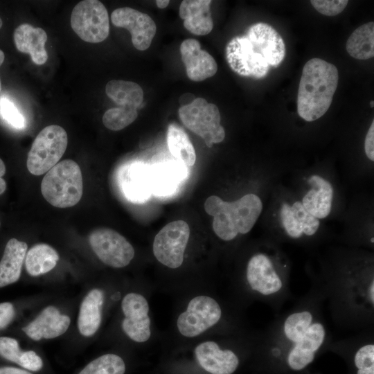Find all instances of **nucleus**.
I'll use <instances>...</instances> for the list:
<instances>
[{
	"label": "nucleus",
	"mask_w": 374,
	"mask_h": 374,
	"mask_svg": "<svg viewBox=\"0 0 374 374\" xmlns=\"http://www.w3.org/2000/svg\"><path fill=\"white\" fill-rule=\"evenodd\" d=\"M325 303L314 284L258 338L253 351V374H310L316 359L331 343L323 314Z\"/></svg>",
	"instance_id": "obj_1"
},
{
	"label": "nucleus",
	"mask_w": 374,
	"mask_h": 374,
	"mask_svg": "<svg viewBox=\"0 0 374 374\" xmlns=\"http://www.w3.org/2000/svg\"><path fill=\"white\" fill-rule=\"evenodd\" d=\"M225 52L233 71L241 76L260 79L283 61L285 45L275 28L259 22L251 26L244 35L231 39Z\"/></svg>",
	"instance_id": "obj_2"
},
{
	"label": "nucleus",
	"mask_w": 374,
	"mask_h": 374,
	"mask_svg": "<svg viewBox=\"0 0 374 374\" xmlns=\"http://www.w3.org/2000/svg\"><path fill=\"white\" fill-rule=\"evenodd\" d=\"M337 67L324 60L312 58L304 65L299 85L297 112L308 122L328 110L338 85Z\"/></svg>",
	"instance_id": "obj_3"
},
{
	"label": "nucleus",
	"mask_w": 374,
	"mask_h": 374,
	"mask_svg": "<svg viewBox=\"0 0 374 374\" xmlns=\"http://www.w3.org/2000/svg\"><path fill=\"white\" fill-rule=\"evenodd\" d=\"M204 206L205 211L213 217L215 233L224 241H231L239 233H249L262 210L260 198L253 193L231 202L211 195L206 199Z\"/></svg>",
	"instance_id": "obj_4"
},
{
	"label": "nucleus",
	"mask_w": 374,
	"mask_h": 374,
	"mask_svg": "<svg viewBox=\"0 0 374 374\" xmlns=\"http://www.w3.org/2000/svg\"><path fill=\"white\" fill-rule=\"evenodd\" d=\"M245 280L251 294L276 312L290 297L287 276L266 253L258 252L251 256L246 267Z\"/></svg>",
	"instance_id": "obj_5"
},
{
	"label": "nucleus",
	"mask_w": 374,
	"mask_h": 374,
	"mask_svg": "<svg viewBox=\"0 0 374 374\" xmlns=\"http://www.w3.org/2000/svg\"><path fill=\"white\" fill-rule=\"evenodd\" d=\"M82 176L78 164L65 159L51 168L42 179L41 192L44 199L57 208H69L80 200Z\"/></svg>",
	"instance_id": "obj_6"
},
{
	"label": "nucleus",
	"mask_w": 374,
	"mask_h": 374,
	"mask_svg": "<svg viewBox=\"0 0 374 374\" xmlns=\"http://www.w3.org/2000/svg\"><path fill=\"white\" fill-rule=\"evenodd\" d=\"M178 113L182 123L199 136L208 148L224 139L225 130L220 124V113L215 104L203 98H195L190 104L181 106Z\"/></svg>",
	"instance_id": "obj_7"
},
{
	"label": "nucleus",
	"mask_w": 374,
	"mask_h": 374,
	"mask_svg": "<svg viewBox=\"0 0 374 374\" xmlns=\"http://www.w3.org/2000/svg\"><path fill=\"white\" fill-rule=\"evenodd\" d=\"M68 136L57 125L46 126L37 134L28 152L26 166L32 175H42L55 166L63 156Z\"/></svg>",
	"instance_id": "obj_8"
},
{
	"label": "nucleus",
	"mask_w": 374,
	"mask_h": 374,
	"mask_svg": "<svg viewBox=\"0 0 374 374\" xmlns=\"http://www.w3.org/2000/svg\"><path fill=\"white\" fill-rule=\"evenodd\" d=\"M328 350L342 357L348 374H374L373 327L353 337L331 341Z\"/></svg>",
	"instance_id": "obj_9"
},
{
	"label": "nucleus",
	"mask_w": 374,
	"mask_h": 374,
	"mask_svg": "<svg viewBox=\"0 0 374 374\" xmlns=\"http://www.w3.org/2000/svg\"><path fill=\"white\" fill-rule=\"evenodd\" d=\"M71 26L83 41L89 43L101 42L109 33L107 10L100 1H81L72 10Z\"/></svg>",
	"instance_id": "obj_10"
},
{
	"label": "nucleus",
	"mask_w": 374,
	"mask_h": 374,
	"mask_svg": "<svg viewBox=\"0 0 374 374\" xmlns=\"http://www.w3.org/2000/svg\"><path fill=\"white\" fill-rule=\"evenodd\" d=\"M190 237V228L184 220L165 225L155 235L152 250L157 260L170 268L179 267Z\"/></svg>",
	"instance_id": "obj_11"
},
{
	"label": "nucleus",
	"mask_w": 374,
	"mask_h": 374,
	"mask_svg": "<svg viewBox=\"0 0 374 374\" xmlns=\"http://www.w3.org/2000/svg\"><path fill=\"white\" fill-rule=\"evenodd\" d=\"M222 317V308L215 299L197 296L189 301L186 310L180 314L177 326L183 336L195 337L215 326Z\"/></svg>",
	"instance_id": "obj_12"
},
{
	"label": "nucleus",
	"mask_w": 374,
	"mask_h": 374,
	"mask_svg": "<svg viewBox=\"0 0 374 374\" xmlns=\"http://www.w3.org/2000/svg\"><path fill=\"white\" fill-rule=\"evenodd\" d=\"M89 241L98 258L112 267H124L134 256L132 245L115 230L109 228L95 229L89 235Z\"/></svg>",
	"instance_id": "obj_13"
},
{
	"label": "nucleus",
	"mask_w": 374,
	"mask_h": 374,
	"mask_svg": "<svg viewBox=\"0 0 374 374\" xmlns=\"http://www.w3.org/2000/svg\"><path fill=\"white\" fill-rule=\"evenodd\" d=\"M196 365L206 374H234L243 358L231 348H222L217 342L204 341L194 350Z\"/></svg>",
	"instance_id": "obj_14"
},
{
	"label": "nucleus",
	"mask_w": 374,
	"mask_h": 374,
	"mask_svg": "<svg viewBox=\"0 0 374 374\" xmlns=\"http://www.w3.org/2000/svg\"><path fill=\"white\" fill-rule=\"evenodd\" d=\"M111 21L115 26L129 30L137 50L145 51L151 45L157 26L148 14L129 7L119 8L112 12Z\"/></svg>",
	"instance_id": "obj_15"
},
{
	"label": "nucleus",
	"mask_w": 374,
	"mask_h": 374,
	"mask_svg": "<svg viewBox=\"0 0 374 374\" xmlns=\"http://www.w3.org/2000/svg\"><path fill=\"white\" fill-rule=\"evenodd\" d=\"M121 308L125 316L122 322L124 332L136 342L148 341L151 331L146 299L138 293H129L123 299Z\"/></svg>",
	"instance_id": "obj_16"
},
{
	"label": "nucleus",
	"mask_w": 374,
	"mask_h": 374,
	"mask_svg": "<svg viewBox=\"0 0 374 374\" xmlns=\"http://www.w3.org/2000/svg\"><path fill=\"white\" fill-rule=\"evenodd\" d=\"M181 60L187 76L193 81L199 82L213 76L217 64L211 55L201 48L199 42L187 39L180 46Z\"/></svg>",
	"instance_id": "obj_17"
},
{
	"label": "nucleus",
	"mask_w": 374,
	"mask_h": 374,
	"mask_svg": "<svg viewBox=\"0 0 374 374\" xmlns=\"http://www.w3.org/2000/svg\"><path fill=\"white\" fill-rule=\"evenodd\" d=\"M70 323L68 316L60 314L57 308L50 305L22 330L30 339L39 341L62 335L67 330Z\"/></svg>",
	"instance_id": "obj_18"
},
{
	"label": "nucleus",
	"mask_w": 374,
	"mask_h": 374,
	"mask_svg": "<svg viewBox=\"0 0 374 374\" xmlns=\"http://www.w3.org/2000/svg\"><path fill=\"white\" fill-rule=\"evenodd\" d=\"M211 0H184L179 7V16L184 26L196 35H206L213 28L210 10Z\"/></svg>",
	"instance_id": "obj_19"
},
{
	"label": "nucleus",
	"mask_w": 374,
	"mask_h": 374,
	"mask_svg": "<svg viewBox=\"0 0 374 374\" xmlns=\"http://www.w3.org/2000/svg\"><path fill=\"white\" fill-rule=\"evenodd\" d=\"M13 37L17 50L28 53L35 64L42 65L47 61L48 54L45 49L47 35L44 30L22 24L15 30Z\"/></svg>",
	"instance_id": "obj_20"
},
{
	"label": "nucleus",
	"mask_w": 374,
	"mask_h": 374,
	"mask_svg": "<svg viewBox=\"0 0 374 374\" xmlns=\"http://www.w3.org/2000/svg\"><path fill=\"white\" fill-rule=\"evenodd\" d=\"M308 184L312 186L303 197L302 204L305 209L317 219H323L330 213L333 199V188L331 184L319 175H312Z\"/></svg>",
	"instance_id": "obj_21"
},
{
	"label": "nucleus",
	"mask_w": 374,
	"mask_h": 374,
	"mask_svg": "<svg viewBox=\"0 0 374 374\" xmlns=\"http://www.w3.org/2000/svg\"><path fill=\"white\" fill-rule=\"evenodd\" d=\"M28 245L16 238L9 240L0 261V287L17 282L21 275Z\"/></svg>",
	"instance_id": "obj_22"
},
{
	"label": "nucleus",
	"mask_w": 374,
	"mask_h": 374,
	"mask_svg": "<svg viewBox=\"0 0 374 374\" xmlns=\"http://www.w3.org/2000/svg\"><path fill=\"white\" fill-rule=\"evenodd\" d=\"M104 292L100 289L91 290L84 298L80 307L78 327L84 337L93 335L98 330L102 320Z\"/></svg>",
	"instance_id": "obj_23"
},
{
	"label": "nucleus",
	"mask_w": 374,
	"mask_h": 374,
	"mask_svg": "<svg viewBox=\"0 0 374 374\" xmlns=\"http://www.w3.org/2000/svg\"><path fill=\"white\" fill-rule=\"evenodd\" d=\"M185 175L177 163L157 165L150 171L152 190L159 195H169L177 189Z\"/></svg>",
	"instance_id": "obj_24"
},
{
	"label": "nucleus",
	"mask_w": 374,
	"mask_h": 374,
	"mask_svg": "<svg viewBox=\"0 0 374 374\" xmlns=\"http://www.w3.org/2000/svg\"><path fill=\"white\" fill-rule=\"evenodd\" d=\"M0 356L33 373L39 372L44 367L43 359L36 352L21 350L13 338L0 337Z\"/></svg>",
	"instance_id": "obj_25"
},
{
	"label": "nucleus",
	"mask_w": 374,
	"mask_h": 374,
	"mask_svg": "<svg viewBox=\"0 0 374 374\" xmlns=\"http://www.w3.org/2000/svg\"><path fill=\"white\" fill-rule=\"evenodd\" d=\"M107 96L116 104L123 107L137 109L143 100V91L134 82L112 80L105 87Z\"/></svg>",
	"instance_id": "obj_26"
},
{
	"label": "nucleus",
	"mask_w": 374,
	"mask_h": 374,
	"mask_svg": "<svg viewBox=\"0 0 374 374\" xmlns=\"http://www.w3.org/2000/svg\"><path fill=\"white\" fill-rule=\"evenodd\" d=\"M58 260L59 255L54 248L40 243L32 247L26 253L25 266L30 276H38L53 269Z\"/></svg>",
	"instance_id": "obj_27"
},
{
	"label": "nucleus",
	"mask_w": 374,
	"mask_h": 374,
	"mask_svg": "<svg viewBox=\"0 0 374 374\" xmlns=\"http://www.w3.org/2000/svg\"><path fill=\"white\" fill-rule=\"evenodd\" d=\"M346 48L357 60H368L374 56V23L364 24L355 29L348 37Z\"/></svg>",
	"instance_id": "obj_28"
},
{
	"label": "nucleus",
	"mask_w": 374,
	"mask_h": 374,
	"mask_svg": "<svg viewBox=\"0 0 374 374\" xmlns=\"http://www.w3.org/2000/svg\"><path fill=\"white\" fill-rule=\"evenodd\" d=\"M167 143L170 153L179 162L193 166L196 161L194 147L185 131L174 124L169 125L167 132Z\"/></svg>",
	"instance_id": "obj_29"
},
{
	"label": "nucleus",
	"mask_w": 374,
	"mask_h": 374,
	"mask_svg": "<svg viewBox=\"0 0 374 374\" xmlns=\"http://www.w3.org/2000/svg\"><path fill=\"white\" fill-rule=\"evenodd\" d=\"M124 187L127 195L133 200L146 199L152 190L150 172L141 167L130 169L125 177Z\"/></svg>",
	"instance_id": "obj_30"
},
{
	"label": "nucleus",
	"mask_w": 374,
	"mask_h": 374,
	"mask_svg": "<svg viewBox=\"0 0 374 374\" xmlns=\"http://www.w3.org/2000/svg\"><path fill=\"white\" fill-rule=\"evenodd\" d=\"M127 366L118 355L107 353L88 363L78 374H125Z\"/></svg>",
	"instance_id": "obj_31"
},
{
	"label": "nucleus",
	"mask_w": 374,
	"mask_h": 374,
	"mask_svg": "<svg viewBox=\"0 0 374 374\" xmlns=\"http://www.w3.org/2000/svg\"><path fill=\"white\" fill-rule=\"evenodd\" d=\"M138 116L137 109L131 107H114L107 110L103 116L104 125L110 130L118 131L133 123Z\"/></svg>",
	"instance_id": "obj_32"
},
{
	"label": "nucleus",
	"mask_w": 374,
	"mask_h": 374,
	"mask_svg": "<svg viewBox=\"0 0 374 374\" xmlns=\"http://www.w3.org/2000/svg\"><path fill=\"white\" fill-rule=\"evenodd\" d=\"M291 208L296 219L303 225V234L307 236L314 235L320 226L319 220L310 214L301 202H295Z\"/></svg>",
	"instance_id": "obj_33"
},
{
	"label": "nucleus",
	"mask_w": 374,
	"mask_h": 374,
	"mask_svg": "<svg viewBox=\"0 0 374 374\" xmlns=\"http://www.w3.org/2000/svg\"><path fill=\"white\" fill-rule=\"evenodd\" d=\"M280 217L283 227L290 238L299 239L303 235V225L294 217L291 206L284 203L280 208Z\"/></svg>",
	"instance_id": "obj_34"
},
{
	"label": "nucleus",
	"mask_w": 374,
	"mask_h": 374,
	"mask_svg": "<svg viewBox=\"0 0 374 374\" xmlns=\"http://www.w3.org/2000/svg\"><path fill=\"white\" fill-rule=\"evenodd\" d=\"M0 113L1 116L11 126L17 129H22L26 125V121L17 107L9 99H0Z\"/></svg>",
	"instance_id": "obj_35"
},
{
	"label": "nucleus",
	"mask_w": 374,
	"mask_h": 374,
	"mask_svg": "<svg viewBox=\"0 0 374 374\" xmlns=\"http://www.w3.org/2000/svg\"><path fill=\"white\" fill-rule=\"evenodd\" d=\"M312 6L321 14L335 16L341 13L348 5V0H312Z\"/></svg>",
	"instance_id": "obj_36"
},
{
	"label": "nucleus",
	"mask_w": 374,
	"mask_h": 374,
	"mask_svg": "<svg viewBox=\"0 0 374 374\" xmlns=\"http://www.w3.org/2000/svg\"><path fill=\"white\" fill-rule=\"evenodd\" d=\"M15 308L12 303L4 302L0 303V328H5L13 320Z\"/></svg>",
	"instance_id": "obj_37"
},
{
	"label": "nucleus",
	"mask_w": 374,
	"mask_h": 374,
	"mask_svg": "<svg viewBox=\"0 0 374 374\" xmlns=\"http://www.w3.org/2000/svg\"><path fill=\"white\" fill-rule=\"evenodd\" d=\"M364 150L367 157L372 161H374V121L366 133L364 141Z\"/></svg>",
	"instance_id": "obj_38"
},
{
	"label": "nucleus",
	"mask_w": 374,
	"mask_h": 374,
	"mask_svg": "<svg viewBox=\"0 0 374 374\" xmlns=\"http://www.w3.org/2000/svg\"><path fill=\"white\" fill-rule=\"evenodd\" d=\"M0 374H34L33 372L15 366L0 367Z\"/></svg>",
	"instance_id": "obj_39"
},
{
	"label": "nucleus",
	"mask_w": 374,
	"mask_h": 374,
	"mask_svg": "<svg viewBox=\"0 0 374 374\" xmlns=\"http://www.w3.org/2000/svg\"><path fill=\"white\" fill-rule=\"evenodd\" d=\"M6 173V166L3 161L0 158V195L3 193L6 189V183L2 177Z\"/></svg>",
	"instance_id": "obj_40"
},
{
	"label": "nucleus",
	"mask_w": 374,
	"mask_h": 374,
	"mask_svg": "<svg viewBox=\"0 0 374 374\" xmlns=\"http://www.w3.org/2000/svg\"><path fill=\"white\" fill-rule=\"evenodd\" d=\"M170 3L169 0H157L156 1L157 6L161 8H166Z\"/></svg>",
	"instance_id": "obj_41"
},
{
	"label": "nucleus",
	"mask_w": 374,
	"mask_h": 374,
	"mask_svg": "<svg viewBox=\"0 0 374 374\" xmlns=\"http://www.w3.org/2000/svg\"><path fill=\"white\" fill-rule=\"evenodd\" d=\"M4 58H5L4 53L0 49V66H1V64H3V62L4 61ZM1 79H0V91H1Z\"/></svg>",
	"instance_id": "obj_42"
},
{
	"label": "nucleus",
	"mask_w": 374,
	"mask_h": 374,
	"mask_svg": "<svg viewBox=\"0 0 374 374\" xmlns=\"http://www.w3.org/2000/svg\"><path fill=\"white\" fill-rule=\"evenodd\" d=\"M370 106H371V107H374V102H373V100H372V101L370 102Z\"/></svg>",
	"instance_id": "obj_43"
},
{
	"label": "nucleus",
	"mask_w": 374,
	"mask_h": 374,
	"mask_svg": "<svg viewBox=\"0 0 374 374\" xmlns=\"http://www.w3.org/2000/svg\"><path fill=\"white\" fill-rule=\"evenodd\" d=\"M2 24H3V22H2L1 19L0 18V28H1Z\"/></svg>",
	"instance_id": "obj_44"
},
{
	"label": "nucleus",
	"mask_w": 374,
	"mask_h": 374,
	"mask_svg": "<svg viewBox=\"0 0 374 374\" xmlns=\"http://www.w3.org/2000/svg\"><path fill=\"white\" fill-rule=\"evenodd\" d=\"M0 225H1V222H0Z\"/></svg>",
	"instance_id": "obj_45"
},
{
	"label": "nucleus",
	"mask_w": 374,
	"mask_h": 374,
	"mask_svg": "<svg viewBox=\"0 0 374 374\" xmlns=\"http://www.w3.org/2000/svg\"><path fill=\"white\" fill-rule=\"evenodd\" d=\"M0 329H1V328H0Z\"/></svg>",
	"instance_id": "obj_46"
}]
</instances>
